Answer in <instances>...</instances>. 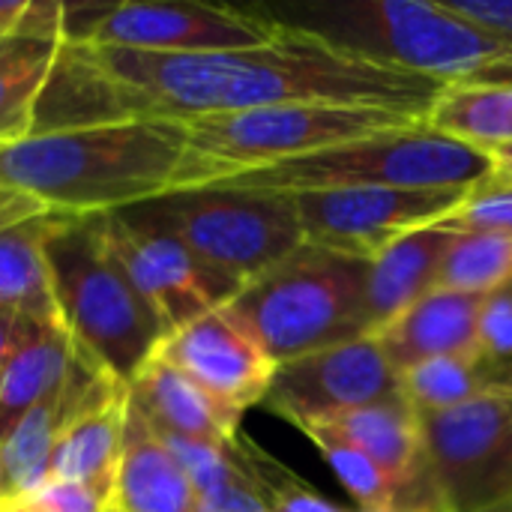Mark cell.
<instances>
[{"label":"cell","mask_w":512,"mask_h":512,"mask_svg":"<svg viewBox=\"0 0 512 512\" xmlns=\"http://www.w3.org/2000/svg\"><path fill=\"white\" fill-rule=\"evenodd\" d=\"M480 351L495 360H512V282L486 294L480 312Z\"/></svg>","instance_id":"4dcf8cb0"},{"label":"cell","mask_w":512,"mask_h":512,"mask_svg":"<svg viewBox=\"0 0 512 512\" xmlns=\"http://www.w3.org/2000/svg\"><path fill=\"white\" fill-rule=\"evenodd\" d=\"M512 282V234H456L438 288L492 294Z\"/></svg>","instance_id":"4316f807"},{"label":"cell","mask_w":512,"mask_h":512,"mask_svg":"<svg viewBox=\"0 0 512 512\" xmlns=\"http://www.w3.org/2000/svg\"><path fill=\"white\" fill-rule=\"evenodd\" d=\"M0 512H36V510H30L27 504H21V501H3L0 504Z\"/></svg>","instance_id":"ab89813d"},{"label":"cell","mask_w":512,"mask_h":512,"mask_svg":"<svg viewBox=\"0 0 512 512\" xmlns=\"http://www.w3.org/2000/svg\"><path fill=\"white\" fill-rule=\"evenodd\" d=\"M0 39H3V36H0Z\"/></svg>","instance_id":"7bdbcfd3"},{"label":"cell","mask_w":512,"mask_h":512,"mask_svg":"<svg viewBox=\"0 0 512 512\" xmlns=\"http://www.w3.org/2000/svg\"><path fill=\"white\" fill-rule=\"evenodd\" d=\"M375 512H450L441 507H390V510H375Z\"/></svg>","instance_id":"f35d334b"},{"label":"cell","mask_w":512,"mask_h":512,"mask_svg":"<svg viewBox=\"0 0 512 512\" xmlns=\"http://www.w3.org/2000/svg\"><path fill=\"white\" fill-rule=\"evenodd\" d=\"M105 512H120V510H114V507H108V510H105Z\"/></svg>","instance_id":"b9f144b4"},{"label":"cell","mask_w":512,"mask_h":512,"mask_svg":"<svg viewBox=\"0 0 512 512\" xmlns=\"http://www.w3.org/2000/svg\"><path fill=\"white\" fill-rule=\"evenodd\" d=\"M126 408H129V387L114 393L108 402L96 405L84 417H78L54 447L48 480L84 483L114 492L117 465L123 453Z\"/></svg>","instance_id":"7402d4cb"},{"label":"cell","mask_w":512,"mask_h":512,"mask_svg":"<svg viewBox=\"0 0 512 512\" xmlns=\"http://www.w3.org/2000/svg\"><path fill=\"white\" fill-rule=\"evenodd\" d=\"M42 327V321L15 312V309H0V372L3 366L15 357V351Z\"/></svg>","instance_id":"e575fe53"},{"label":"cell","mask_w":512,"mask_h":512,"mask_svg":"<svg viewBox=\"0 0 512 512\" xmlns=\"http://www.w3.org/2000/svg\"><path fill=\"white\" fill-rule=\"evenodd\" d=\"M18 501L36 512H105L114 501V492L84 483L45 480L36 492Z\"/></svg>","instance_id":"f546056e"},{"label":"cell","mask_w":512,"mask_h":512,"mask_svg":"<svg viewBox=\"0 0 512 512\" xmlns=\"http://www.w3.org/2000/svg\"><path fill=\"white\" fill-rule=\"evenodd\" d=\"M186 123L129 120L0 147V186L72 216L114 213L174 189Z\"/></svg>","instance_id":"3957f363"},{"label":"cell","mask_w":512,"mask_h":512,"mask_svg":"<svg viewBox=\"0 0 512 512\" xmlns=\"http://www.w3.org/2000/svg\"><path fill=\"white\" fill-rule=\"evenodd\" d=\"M366 288L369 261L303 243L297 252L249 279L228 306L279 366L372 336Z\"/></svg>","instance_id":"8992f818"},{"label":"cell","mask_w":512,"mask_h":512,"mask_svg":"<svg viewBox=\"0 0 512 512\" xmlns=\"http://www.w3.org/2000/svg\"><path fill=\"white\" fill-rule=\"evenodd\" d=\"M45 264L60 324L72 342L129 387L162 345L165 330L111 252L105 213H60L45 237Z\"/></svg>","instance_id":"277c9868"},{"label":"cell","mask_w":512,"mask_h":512,"mask_svg":"<svg viewBox=\"0 0 512 512\" xmlns=\"http://www.w3.org/2000/svg\"><path fill=\"white\" fill-rule=\"evenodd\" d=\"M456 234L444 225L417 228L387 246L375 261H369V288H366V318L369 333L381 330L411 303L438 288L444 258Z\"/></svg>","instance_id":"ffe728a7"},{"label":"cell","mask_w":512,"mask_h":512,"mask_svg":"<svg viewBox=\"0 0 512 512\" xmlns=\"http://www.w3.org/2000/svg\"><path fill=\"white\" fill-rule=\"evenodd\" d=\"M63 3H30L21 24L0 39V147L30 138L33 108L60 51Z\"/></svg>","instance_id":"ac0fdd59"},{"label":"cell","mask_w":512,"mask_h":512,"mask_svg":"<svg viewBox=\"0 0 512 512\" xmlns=\"http://www.w3.org/2000/svg\"><path fill=\"white\" fill-rule=\"evenodd\" d=\"M90 57L150 105L153 120H195L270 105L381 108L423 120L444 84L387 69L279 27L267 45L237 51L153 54L93 48Z\"/></svg>","instance_id":"6da1fadb"},{"label":"cell","mask_w":512,"mask_h":512,"mask_svg":"<svg viewBox=\"0 0 512 512\" xmlns=\"http://www.w3.org/2000/svg\"><path fill=\"white\" fill-rule=\"evenodd\" d=\"M399 384L408 405L426 417L486 393L512 390V360H495L483 351L435 357L399 372Z\"/></svg>","instance_id":"cb8c5ba5"},{"label":"cell","mask_w":512,"mask_h":512,"mask_svg":"<svg viewBox=\"0 0 512 512\" xmlns=\"http://www.w3.org/2000/svg\"><path fill=\"white\" fill-rule=\"evenodd\" d=\"M468 189H333L294 195L303 243L333 255L375 261L399 237L447 219Z\"/></svg>","instance_id":"30bf717a"},{"label":"cell","mask_w":512,"mask_h":512,"mask_svg":"<svg viewBox=\"0 0 512 512\" xmlns=\"http://www.w3.org/2000/svg\"><path fill=\"white\" fill-rule=\"evenodd\" d=\"M27 0H0V36H9L27 15Z\"/></svg>","instance_id":"8d00e7d4"},{"label":"cell","mask_w":512,"mask_h":512,"mask_svg":"<svg viewBox=\"0 0 512 512\" xmlns=\"http://www.w3.org/2000/svg\"><path fill=\"white\" fill-rule=\"evenodd\" d=\"M60 36L93 48L198 54L267 45L279 24L258 9L213 3H63Z\"/></svg>","instance_id":"9c48e42d"},{"label":"cell","mask_w":512,"mask_h":512,"mask_svg":"<svg viewBox=\"0 0 512 512\" xmlns=\"http://www.w3.org/2000/svg\"><path fill=\"white\" fill-rule=\"evenodd\" d=\"M111 507L120 512H195L198 507L189 477L132 402Z\"/></svg>","instance_id":"d6986e66"},{"label":"cell","mask_w":512,"mask_h":512,"mask_svg":"<svg viewBox=\"0 0 512 512\" xmlns=\"http://www.w3.org/2000/svg\"><path fill=\"white\" fill-rule=\"evenodd\" d=\"M396 396H402L399 369L375 336H363L279 363L261 405L300 429Z\"/></svg>","instance_id":"7c38bea8"},{"label":"cell","mask_w":512,"mask_h":512,"mask_svg":"<svg viewBox=\"0 0 512 512\" xmlns=\"http://www.w3.org/2000/svg\"><path fill=\"white\" fill-rule=\"evenodd\" d=\"M489 156V174L495 177V180H507L512 183V144H504V147H495V150H489L486 153Z\"/></svg>","instance_id":"74e56055"},{"label":"cell","mask_w":512,"mask_h":512,"mask_svg":"<svg viewBox=\"0 0 512 512\" xmlns=\"http://www.w3.org/2000/svg\"><path fill=\"white\" fill-rule=\"evenodd\" d=\"M456 15L512 42V0H444Z\"/></svg>","instance_id":"d6a6232c"},{"label":"cell","mask_w":512,"mask_h":512,"mask_svg":"<svg viewBox=\"0 0 512 512\" xmlns=\"http://www.w3.org/2000/svg\"><path fill=\"white\" fill-rule=\"evenodd\" d=\"M489 507H504L512 510V438L504 444V450L495 456V462L486 468V474L480 477L474 498L465 512L489 510Z\"/></svg>","instance_id":"1f68e13d"},{"label":"cell","mask_w":512,"mask_h":512,"mask_svg":"<svg viewBox=\"0 0 512 512\" xmlns=\"http://www.w3.org/2000/svg\"><path fill=\"white\" fill-rule=\"evenodd\" d=\"M258 12L339 54L444 87L512 81L510 39L456 15L444 0H306Z\"/></svg>","instance_id":"7a4b0ae2"},{"label":"cell","mask_w":512,"mask_h":512,"mask_svg":"<svg viewBox=\"0 0 512 512\" xmlns=\"http://www.w3.org/2000/svg\"><path fill=\"white\" fill-rule=\"evenodd\" d=\"M75 342L63 324H42L0 372V447L69 375Z\"/></svg>","instance_id":"44dd1931"},{"label":"cell","mask_w":512,"mask_h":512,"mask_svg":"<svg viewBox=\"0 0 512 512\" xmlns=\"http://www.w3.org/2000/svg\"><path fill=\"white\" fill-rule=\"evenodd\" d=\"M426 474L453 512H465L480 477L512 438V390H498L456 408L426 414Z\"/></svg>","instance_id":"5bb4252c"},{"label":"cell","mask_w":512,"mask_h":512,"mask_svg":"<svg viewBox=\"0 0 512 512\" xmlns=\"http://www.w3.org/2000/svg\"><path fill=\"white\" fill-rule=\"evenodd\" d=\"M57 216V210H42L0 228V309L24 312L42 324H60L45 264V237Z\"/></svg>","instance_id":"603a6c76"},{"label":"cell","mask_w":512,"mask_h":512,"mask_svg":"<svg viewBox=\"0 0 512 512\" xmlns=\"http://www.w3.org/2000/svg\"><path fill=\"white\" fill-rule=\"evenodd\" d=\"M114 213L132 225L171 234L243 285L303 246L297 207L288 195L195 186Z\"/></svg>","instance_id":"ba28073f"},{"label":"cell","mask_w":512,"mask_h":512,"mask_svg":"<svg viewBox=\"0 0 512 512\" xmlns=\"http://www.w3.org/2000/svg\"><path fill=\"white\" fill-rule=\"evenodd\" d=\"M105 237L132 285L156 312L165 339L195 318L228 306L243 282L207 264L171 234L126 222L120 213H105Z\"/></svg>","instance_id":"8fae6325"},{"label":"cell","mask_w":512,"mask_h":512,"mask_svg":"<svg viewBox=\"0 0 512 512\" xmlns=\"http://www.w3.org/2000/svg\"><path fill=\"white\" fill-rule=\"evenodd\" d=\"M42 210H48V207H42L36 198L0 186V228L15 225V222H21V219H27V216H36V213H42Z\"/></svg>","instance_id":"d590c367"},{"label":"cell","mask_w":512,"mask_h":512,"mask_svg":"<svg viewBox=\"0 0 512 512\" xmlns=\"http://www.w3.org/2000/svg\"><path fill=\"white\" fill-rule=\"evenodd\" d=\"M474 512H512V510H504V507H489V510H474Z\"/></svg>","instance_id":"60d3db41"},{"label":"cell","mask_w":512,"mask_h":512,"mask_svg":"<svg viewBox=\"0 0 512 512\" xmlns=\"http://www.w3.org/2000/svg\"><path fill=\"white\" fill-rule=\"evenodd\" d=\"M486 294L435 288L372 336L387 360L405 372L423 360L480 351V312Z\"/></svg>","instance_id":"2e32d148"},{"label":"cell","mask_w":512,"mask_h":512,"mask_svg":"<svg viewBox=\"0 0 512 512\" xmlns=\"http://www.w3.org/2000/svg\"><path fill=\"white\" fill-rule=\"evenodd\" d=\"M195 512H270L267 504L258 498V492L252 489V483L246 477H240L237 483L198 498Z\"/></svg>","instance_id":"836d02e7"},{"label":"cell","mask_w":512,"mask_h":512,"mask_svg":"<svg viewBox=\"0 0 512 512\" xmlns=\"http://www.w3.org/2000/svg\"><path fill=\"white\" fill-rule=\"evenodd\" d=\"M234 459L270 512H348L321 498L297 474H291L285 465H279L276 459H270L264 450H258L243 438L234 441Z\"/></svg>","instance_id":"83f0119b"},{"label":"cell","mask_w":512,"mask_h":512,"mask_svg":"<svg viewBox=\"0 0 512 512\" xmlns=\"http://www.w3.org/2000/svg\"><path fill=\"white\" fill-rule=\"evenodd\" d=\"M129 120H153L144 96L108 75L84 45L60 42L33 108L30 138Z\"/></svg>","instance_id":"9a60e30c"},{"label":"cell","mask_w":512,"mask_h":512,"mask_svg":"<svg viewBox=\"0 0 512 512\" xmlns=\"http://www.w3.org/2000/svg\"><path fill=\"white\" fill-rule=\"evenodd\" d=\"M129 402L159 435H177L213 447H228L240 435V411L222 405L177 366L153 354L129 384Z\"/></svg>","instance_id":"e0dca14e"},{"label":"cell","mask_w":512,"mask_h":512,"mask_svg":"<svg viewBox=\"0 0 512 512\" xmlns=\"http://www.w3.org/2000/svg\"><path fill=\"white\" fill-rule=\"evenodd\" d=\"M438 225L453 234H512V183L489 174Z\"/></svg>","instance_id":"f1b7e54d"},{"label":"cell","mask_w":512,"mask_h":512,"mask_svg":"<svg viewBox=\"0 0 512 512\" xmlns=\"http://www.w3.org/2000/svg\"><path fill=\"white\" fill-rule=\"evenodd\" d=\"M324 456V462L333 468V474L342 480L348 495L360 504V512L390 510V507H411L408 495L399 480H393L381 465H375L366 453L345 444L342 438L330 435L321 426H303L300 429Z\"/></svg>","instance_id":"484cf974"},{"label":"cell","mask_w":512,"mask_h":512,"mask_svg":"<svg viewBox=\"0 0 512 512\" xmlns=\"http://www.w3.org/2000/svg\"><path fill=\"white\" fill-rule=\"evenodd\" d=\"M423 123L483 153L512 144V81L444 87Z\"/></svg>","instance_id":"d4e9b609"},{"label":"cell","mask_w":512,"mask_h":512,"mask_svg":"<svg viewBox=\"0 0 512 512\" xmlns=\"http://www.w3.org/2000/svg\"><path fill=\"white\" fill-rule=\"evenodd\" d=\"M489 156L447 135H438L423 120L399 129L342 141L297 159L237 174L213 186L309 195L333 189H474L489 177Z\"/></svg>","instance_id":"5b68a950"},{"label":"cell","mask_w":512,"mask_h":512,"mask_svg":"<svg viewBox=\"0 0 512 512\" xmlns=\"http://www.w3.org/2000/svg\"><path fill=\"white\" fill-rule=\"evenodd\" d=\"M183 123L186 150L174 177V189L213 186L255 168H267L342 141L399 129L420 120L381 108L270 105L234 114L195 117Z\"/></svg>","instance_id":"52a82bcc"},{"label":"cell","mask_w":512,"mask_h":512,"mask_svg":"<svg viewBox=\"0 0 512 512\" xmlns=\"http://www.w3.org/2000/svg\"><path fill=\"white\" fill-rule=\"evenodd\" d=\"M156 354L240 414L264 402L276 375V363L231 306L180 327L162 339Z\"/></svg>","instance_id":"4fadbf2b"}]
</instances>
